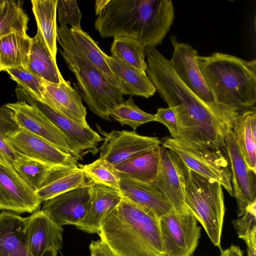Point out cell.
<instances>
[{"label": "cell", "instance_id": "obj_7", "mask_svg": "<svg viewBox=\"0 0 256 256\" xmlns=\"http://www.w3.org/2000/svg\"><path fill=\"white\" fill-rule=\"evenodd\" d=\"M162 146L173 152L188 168L206 178L214 180L234 196L231 173L223 149H214L192 144L186 140L168 137Z\"/></svg>", "mask_w": 256, "mask_h": 256}, {"label": "cell", "instance_id": "obj_12", "mask_svg": "<svg viewBox=\"0 0 256 256\" xmlns=\"http://www.w3.org/2000/svg\"><path fill=\"white\" fill-rule=\"evenodd\" d=\"M8 148L18 154L50 167L78 166V160L37 135L19 129L6 140Z\"/></svg>", "mask_w": 256, "mask_h": 256}, {"label": "cell", "instance_id": "obj_30", "mask_svg": "<svg viewBox=\"0 0 256 256\" xmlns=\"http://www.w3.org/2000/svg\"><path fill=\"white\" fill-rule=\"evenodd\" d=\"M255 112L256 108L240 112L234 120L232 130L248 167L256 172V137L250 126L251 116Z\"/></svg>", "mask_w": 256, "mask_h": 256}, {"label": "cell", "instance_id": "obj_11", "mask_svg": "<svg viewBox=\"0 0 256 256\" xmlns=\"http://www.w3.org/2000/svg\"><path fill=\"white\" fill-rule=\"evenodd\" d=\"M223 150L228 161L234 196L240 217L256 206V172L248 167L232 130L226 136Z\"/></svg>", "mask_w": 256, "mask_h": 256}, {"label": "cell", "instance_id": "obj_32", "mask_svg": "<svg viewBox=\"0 0 256 256\" xmlns=\"http://www.w3.org/2000/svg\"><path fill=\"white\" fill-rule=\"evenodd\" d=\"M23 1L5 0L0 10V39L13 33H26L28 17Z\"/></svg>", "mask_w": 256, "mask_h": 256}, {"label": "cell", "instance_id": "obj_24", "mask_svg": "<svg viewBox=\"0 0 256 256\" xmlns=\"http://www.w3.org/2000/svg\"><path fill=\"white\" fill-rule=\"evenodd\" d=\"M86 179L80 164L51 167L36 193L43 202L70 190L88 186Z\"/></svg>", "mask_w": 256, "mask_h": 256}, {"label": "cell", "instance_id": "obj_2", "mask_svg": "<svg viewBox=\"0 0 256 256\" xmlns=\"http://www.w3.org/2000/svg\"><path fill=\"white\" fill-rule=\"evenodd\" d=\"M174 19L170 0H108L94 28L102 38L128 37L146 48L162 44Z\"/></svg>", "mask_w": 256, "mask_h": 256}, {"label": "cell", "instance_id": "obj_6", "mask_svg": "<svg viewBox=\"0 0 256 256\" xmlns=\"http://www.w3.org/2000/svg\"><path fill=\"white\" fill-rule=\"evenodd\" d=\"M59 52L76 76L74 90L92 112L110 121V112L112 108L124 101L119 88L86 58L60 49Z\"/></svg>", "mask_w": 256, "mask_h": 256}, {"label": "cell", "instance_id": "obj_9", "mask_svg": "<svg viewBox=\"0 0 256 256\" xmlns=\"http://www.w3.org/2000/svg\"><path fill=\"white\" fill-rule=\"evenodd\" d=\"M15 90L18 100L36 107L60 130L68 140L78 160L88 154H97L99 150L98 146L104 139L90 126H82L63 116L18 84Z\"/></svg>", "mask_w": 256, "mask_h": 256}, {"label": "cell", "instance_id": "obj_42", "mask_svg": "<svg viewBox=\"0 0 256 256\" xmlns=\"http://www.w3.org/2000/svg\"><path fill=\"white\" fill-rule=\"evenodd\" d=\"M108 0H97L95 2L96 14L98 15L106 4Z\"/></svg>", "mask_w": 256, "mask_h": 256}, {"label": "cell", "instance_id": "obj_15", "mask_svg": "<svg viewBox=\"0 0 256 256\" xmlns=\"http://www.w3.org/2000/svg\"><path fill=\"white\" fill-rule=\"evenodd\" d=\"M6 105L14 112L15 120L20 128L37 135L78 160L67 138L38 108L23 100Z\"/></svg>", "mask_w": 256, "mask_h": 256}, {"label": "cell", "instance_id": "obj_3", "mask_svg": "<svg viewBox=\"0 0 256 256\" xmlns=\"http://www.w3.org/2000/svg\"><path fill=\"white\" fill-rule=\"evenodd\" d=\"M98 234L116 256H164L159 218L124 198L102 221Z\"/></svg>", "mask_w": 256, "mask_h": 256}, {"label": "cell", "instance_id": "obj_18", "mask_svg": "<svg viewBox=\"0 0 256 256\" xmlns=\"http://www.w3.org/2000/svg\"><path fill=\"white\" fill-rule=\"evenodd\" d=\"M56 40L62 50L88 60L111 83L119 88L117 80L105 59L106 54L88 33L82 29L72 30L67 26H57Z\"/></svg>", "mask_w": 256, "mask_h": 256}, {"label": "cell", "instance_id": "obj_27", "mask_svg": "<svg viewBox=\"0 0 256 256\" xmlns=\"http://www.w3.org/2000/svg\"><path fill=\"white\" fill-rule=\"evenodd\" d=\"M26 69L46 82L55 84L60 82L62 74L38 30H37L36 35L31 38L30 53Z\"/></svg>", "mask_w": 256, "mask_h": 256}, {"label": "cell", "instance_id": "obj_1", "mask_svg": "<svg viewBox=\"0 0 256 256\" xmlns=\"http://www.w3.org/2000/svg\"><path fill=\"white\" fill-rule=\"evenodd\" d=\"M145 54L148 77L176 116V138L198 146L223 149L230 130L216 114L181 81L169 60L156 48H146Z\"/></svg>", "mask_w": 256, "mask_h": 256}, {"label": "cell", "instance_id": "obj_19", "mask_svg": "<svg viewBox=\"0 0 256 256\" xmlns=\"http://www.w3.org/2000/svg\"><path fill=\"white\" fill-rule=\"evenodd\" d=\"M90 197V184L64 192L44 202L42 210L56 224H76L84 217Z\"/></svg>", "mask_w": 256, "mask_h": 256}, {"label": "cell", "instance_id": "obj_46", "mask_svg": "<svg viewBox=\"0 0 256 256\" xmlns=\"http://www.w3.org/2000/svg\"><path fill=\"white\" fill-rule=\"evenodd\" d=\"M2 69H1V68H0V72H2Z\"/></svg>", "mask_w": 256, "mask_h": 256}, {"label": "cell", "instance_id": "obj_44", "mask_svg": "<svg viewBox=\"0 0 256 256\" xmlns=\"http://www.w3.org/2000/svg\"><path fill=\"white\" fill-rule=\"evenodd\" d=\"M220 256H230V249L229 248L224 250H222Z\"/></svg>", "mask_w": 256, "mask_h": 256}, {"label": "cell", "instance_id": "obj_23", "mask_svg": "<svg viewBox=\"0 0 256 256\" xmlns=\"http://www.w3.org/2000/svg\"><path fill=\"white\" fill-rule=\"evenodd\" d=\"M104 57L122 95L148 98L155 94L156 88L145 70L132 66L106 54Z\"/></svg>", "mask_w": 256, "mask_h": 256}, {"label": "cell", "instance_id": "obj_35", "mask_svg": "<svg viewBox=\"0 0 256 256\" xmlns=\"http://www.w3.org/2000/svg\"><path fill=\"white\" fill-rule=\"evenodd\" d=\"M80 166L89 182L118 190L120 174L106 160L99 158L92 163L80 164Z\"/></svg>", "mask_w": 256, "mask_h": 256}, {"label": "cell", "instance_id": "obj_39", "mask_svg": "<svg viewBox=\"0 0 256 256\" xmlns=\"http://www.w3.org/2000/svg\"><path fill=\"white\" fill-rule=\"evenodd\" d=\"M155 114V121L164 125L168 130L172 138H176L178 134V122L173 110L168 107L158 108Z\"/></svg>", "mask_w": 256, "mask_h": 256}, {"label": "cell", "instance_id": "obj_13", "mask_svg": "<svg viewBox=\"0 0 256 256\" xmlns=\"http://www.w3.org/2000/svg\"><path fill=\"white\" fill-rule=\"evenodd\" d=\"M96 126L104 137V142L99 148V158L114 166L162 144L157 137L142 136L134 130H113L107 132L98 124Z\"/></svg>", "mask_w": 256, "mask_h": 256}, {"label": "cell", "instance_id": "obj_5", "mask_svg": "<svg viewBox=\"0 0 256 256\" xmlns=\"http://www.w3.org/2000/svg\"><path fill=\"white\" fill-rule=\"evenodd\" d=\"M182 166L186 206L201 224L212 244L221 251L225 214L222 186L218 182L194 172L183 163Z\"/></svg>", "mask_w": 256, "mask_h": 256}, {"label": "cell", "instance_id": "obj_45", "mask_svg": "<svg viewBox=\"0 0 256 256\" xmlns=\"http://www.w3.org/2000/svg\"><path fill=\"white\" fill-rule=\"evenodd\" d=\"M5 0H0V10L2 9Z\"/></svg>", "mask_w": 256, "mask_h": 256}, {"label": "cell", "instance_id": "obj_17", "mask_svg": "<svg viewBox=\"0 0 256 256\" xmlns=\"http://www.w3.org/2000/svg\"><path fill=\"white\" fill-rule=\"evenodd\" d=\"M42 202L13 167L0 162V210L32 214L40 210Z\"/></svg>", "mask_w": 256, "mask_h": 256}, {"label": "cell", "instance_id": "obj_43", "mask_svg": "<svg viewBox=\"0 0 256 256\" xmlns=\"http://www.w3.org/2000/svg\"><path fill=\"white\" fill-rule=\"evenodd\" d=\"M229 249L230 256H243L242 251L238 246L232 244Z\"/></svg>", "mask_w": 256, "mask_h": 256}, {"label": "cell", "instance_id": "obj_4", "mask_svg": "<svg viewBox=\"0 0 256 256\" xmlns=\"http://www.w3.org/2000/svg\"><path fill=\"white\" fill-rule=\"evenodd\" d=\"M204 81L216 102L237 116L256 108V60H246L236 56L215 52L197 57Z\"/></svg>", "mask_w": 256, "mask_h": 256}, {"label": "cell", "instance_id": "obj_29", "mask_svg": "<svg viewBox=\"0 0 256 256\" xmlns=\"http://www.w3.org/2000/svg\"><path fill=\"white\" fill-rule=\"evenodd\" d=\"M58 0H32V11L46 44L56 62Z\"/></svg>", "mask_w": 256, "mask_h": 256}, {"label": "cell", "instance_id": "obj_37", "mask_svg": "<svg viewBox=\"0 0 256 256\" xmlns=\"http://www.w3.org/2000/svg\"><path fill=\"white\" fill-rule=\"evenodd\" d=\"M4 70L18 84L28 89L42 100H43L45 92L43 80L23 67L7 68Z\"/></svg>", "mask_w": 256, "mask_h": 256}, {"label": "cell", "instance_id": "obj_26", "mask_svg": "<svg viewBox=\"0 0 256 256\" xmlns=\"http://www.w3.org/2000/svg\"><path fill=\"white\" fill-rule=\"evenodd\" d=\"M161 145L128 159L115 166L120 174L143 182L153 184L160 162Z\"/></svg>", "mask_w": 256, "mask_h": 256}, {"label": "cell", "instance_id": "obj_22", "mask_svg": "<svg viewBox=\"0 0 256 256\" xmlns=\"http://www.w3.org/2000/svg\"><path fill=\"white\" fill-rule=\"evenodd\" d=\"M120 174L118 190L122 198L150 210L159 218L172 209L170 204L153 184Z\"/></svg>", "mask_w": 256, "mask_h": 256}, {"label": "cell", "instance_id": "obj_31", "mask_svg": "<svg viewBox=\"0 0 256 256\" xmlns=\"http://www.w3.org/2000/svg\"><path fill=\"white\" fill-rule=\"evenodd\" d=\"M146 48L144 44L134 38L116 37L110 47L111 56L132 66L146 71Z\"/></svg>", "mask_w": 256, "mask_h": 256}, {"label": "cell", "instance_id": "obj_40", "mask_svg": "<svg viewBox=\"0 0 256 256\" xmlns=\"http://www.w3.org/2000/svg\"><path fill=\"white\" fill-rule=\"evenodd\" d=\"M89 248L90 256H116L101 240L92 241Z\"/></svg>", "mask_w": 256, "mask_h": 256}, {"label": "cell", "instance_id": "obj_14", "mask_svg": "<svg viewBox=\"0 0 256 256\" xmlns=\"http://www.w3.org/2000/svg\"><path fill=\"white\" fill-rule=\"evenodd\" d=\"M62 226L42 210L25 218L24 234L28 250L32 256L57 255L62 248Z\"/></svg>", "mask_w": 256, "mask_h": 256}, {"label": "cell", "instance_id": "obj_38", "mask_svg": "<svg viewBox=\"0 0 256 256\" xmlns=\"http://www.w3.org/2000/svg\"><path fill=\"white\" fill-rule=\"evenodd\" d=\"M57 10L60 26L69 24L72 30H82L80 20L82 15L76 0H58Z\"/></svg>", "mask_w": 256, "mask_h": 256}, {"label": "cell", "instance_id": "obj_34", "mask_svg": "<svg viewBox=\"0 0 256 256\" xmlns=\"http://www.w3.org/2000/svg\"><path fill=\"white\" fill-rule=\"evenodd\" d=\"M13 164L17 174L35 192L51 168L18 154H16Z\"/></svg>", "mask_w": 256, "mask_h": 256}, {"label": "cell", "instance_id": "obj_41", "mask_svg": "<svg viewBox=\"0 0 256 256\" xmlns=\"http://www.w3.org/2000/svg\"><path fill=\"white\" fill-rule=\"evenodd\" d=\"M240 238L246 244L248 256H256V229L246 232Z\"/></svg>", "mask_w": 256, "mask_h": 256}, {"label": "cell", "instance_id": "obj_20", "mask_svg": "<svg viewBox=\"0 0 256 256\" xmlns=\"http://www.w3.org/2000/svg\"><path fill=\"white\" fill-rule=\"evenodd\" d=\"M90 197L84 217L76 224L77 229L90 234H98L105 218L118 205L122 197L118 190L102 184L88 182Z\"/></svg>", "mask_w": 256, "mask_h": 256}, {"label": "cell", "instance_id": "obj_33", "mask_svg": "<svg viewBox=\"0 0 256 256\" xmlns=\"http://www.w3.org/2000/svg\"><path fill=\"white\" fill-rule=\"evenodd\" d=\"M110 115L122 126L128 125L134 131L142 124L155 121V114L141 110L132 97L114 106L110 110Z\"/></svg>", "mask_w": 256, "mask_h": 256}, {"label": "cell", "instance_id": "obj_8", "mask_svg": "<svg viewBox=\"0 0 256 256\" xmlns=\"http://www.w3.org/2000/svg\"><path fill=\"white\" fill-rule=\"evenodd\" d=\"M174 51L169 60L172 70L181 81L216 114L224 126L231 130L236 116L228 112L216 101L203 78L197 63L198 51L188 44L179 42L172 36Z\"/></svg>", "mask_w": 256, "mask_h": 256}, {"label": "cell", "instance_id": "obj_28", "mask_svg": "<svg viewBox=\"0 0 256 256\" xmlns=\"http://www.w3.org/2000/svg\"><path fill=\"white\" fill-rule=\"evenodd\" d=\"M31 46V38L26 33H13L0 39V66L7 68H27Z\"/></svg>", "mask_w": 256, "mask_h": 256}, {"label": "cell", "instance_id": "obj_10", "mask_svg": "<svg viewBox=\"0 0 256 256\" xmlns=\"http://www.w3.org/2000/svg\"><path fill=\"white\" fill-rule=\"evenodd\" d=\"M164 256H192L200 238V227L190 211L178 214L172 208L159 218Z\"/></svg>", "mask_w": 256, "mask_h": 256}, {"label": "cell", "instance_id": "obj_21", "mask_svg": "<svg viewBox=\"0 0 256 256\" xmlns=\"http://www.w3.org/2000/svg\"><path fill=\"white\" fill-rule=\"evenodd\" d=\"M45 92L42 100L63 116L86 126H89L82 99L62 75L58 84L44 80Z\"/></svg>", "mask_w": 256, "mask_h": 256}, {"label": "cell", "instance_id": "obj_25", "mask_svg": "<svg viewBox=\"0 0 256 256\" xmlns=\"http://www.w3.org/2000/svg\"><path fill=\"white\" fill-rule=\"evenodd\" d=\"M24 222L25 218L16 214L0 213V256H32L26 244Z\"/></svg>", "mask_w": 256, "mask_h": 256}, {"label": "cell", "instance_id": "obj_16", "mask_svg": "<svg viewBox=\"0 0 256 256\" xmlns=\"http://www.w3.org/2000/svg\"><path fill=\"white\" fill-rule=\"evenodd\" d=\"M153 184L176 212L186 214L190 212L184 202L182 163L173 152L162 146L160 169Z\"/></svg>", "mask_w": 256, "mask_h": 256}, {"label": "cell", "instance_id": "obj_36", "mask_svg": "<svg viewBox=\"0 0 256 256\" xmlns=\"http://www.w3.org/2000/svg\"><path fill=\"white\" fill-rule=\"evenodd\" d=\"M19 128L14 112L6 104L0 106V162L14 168L16 154L5 140Z\"/></svg>", "mask_w": 256, "mask_h": 256}]
</instances>
